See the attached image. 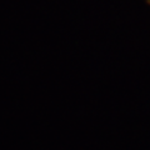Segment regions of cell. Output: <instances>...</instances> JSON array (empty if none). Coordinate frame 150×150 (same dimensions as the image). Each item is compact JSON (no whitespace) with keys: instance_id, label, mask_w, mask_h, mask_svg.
<instances>
[{"instance_id":"1","label":"cell","mask_w":150,"mask_h":150,"mask_svg":"<svg viewBox=\"0 0 150 150\" xmlns=\"http://www.w3.org/2000/svg\"><path fill=\"white\" fill-rule=\"evenodd\" d=\"M146 1H148V4H149V5H150V0H146Z\"/></svg>"}]
</instances>
